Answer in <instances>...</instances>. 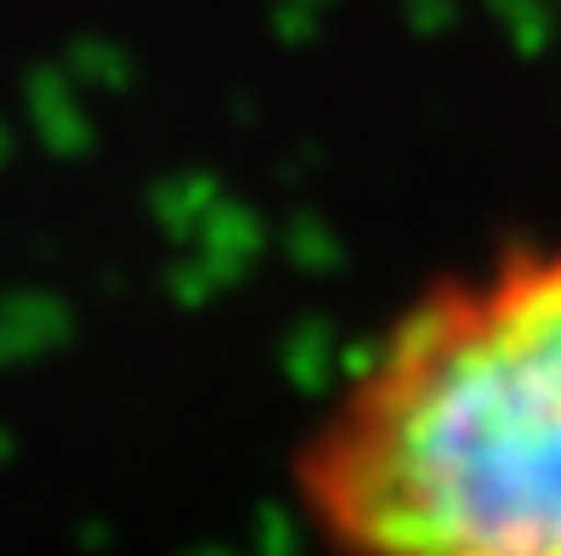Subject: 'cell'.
<instances>
[{
	"mask_svg": "<svg viewBox=\"0 0 561 556\" xmlns=\"http://www.w3.org/2000/svg\"><path fill=\"white\" fill-rule=\"evenodd\" d=\"M318 556H561V234L425 279L289 449Z\"/></svg>",
	"mask_w": 561,
	"mask_h": 556,
	"instance_id": "6da1fadb",
	"label": "cell"
}]
</instances>
